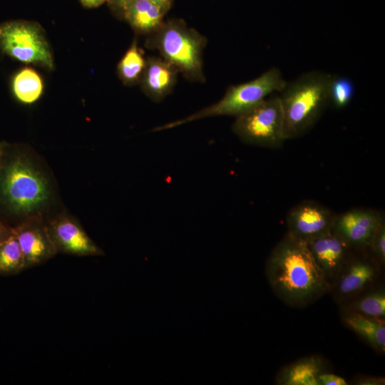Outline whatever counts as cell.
Listing matches in <instances>:
<instances>
[{
  "label": "cell",
  "instance_id": "6da1fadb",
  "mask_svg": "<svg viewBox=\"0 0 385 385\" xmlns=\"http://www.w3.org/2000/svg\"><path fill=\"white\" fill-rule=\"evenodd\" d=\"M64 209L46 160L26 144L7 143L0 168V219L14 227L30 219L46 221Z\"/></svg>",
  "mask_w": 385,
  "mask_h": 385
},
{
  "label": "cell",
  "instance_id": "7a4b0ae2",
  "mask_svg": "<svg viewBox=\"0 0 385 385\" xmlns=\"http://www.w3.org/2000/svg\"><path fill=\"white\" fill-rule=\"evenodd\" d=\"M265 270L274 294L290 307L307 306L330 290L306 242L287 232L271 252Z\"/></svg>",
  "mask_w": 385,
  "mask_h": 385
},
{
  "label": "cell",
  "instance_id": "3957f363",
  "mask_svg": "<svg viewBox=\"0 0 385 385\" xmlns=\"http://www.w3.org/2000/svg\"><path fill=\"white\" fill-rule=\"evenodd\" d=\"M330 73L322 71L303 73L287 82L279 94L283 113L285 140L307 133L329 106L328 86Z\"/></svg>",
  "mask_w": 385,
  "mask_h": 385
},
{
  "label": "cell",
  "instance_id": "277c9868",
  "mask_svg": "<svg viewBox=\"0 0 385 385\" xmlns=\"http://www.w3.org/2000/svg\"><path fill=\"white\" fill-rule=\"evenodd\" d=\"M205 38L181 20L163 22L150 34L148 46L157 49L163 58L186 78L203 81L202 51Z\"/></svg>",
  "mask_w": 385,
  "mask_h": 385
},
{
  "label": "cell",
  "instance_id": "5b68a950",
  "mask_svg": "<svg viewBox=\"0 0 385 385\" xmlns=\"http://www.w3.org/2000/svg\"><path fill=\"white\" fill-rule=\"evenodd\" d=\"M287 81L277 67H272L257 78L228 88L217 103L184 118L157 127L153 131L167 130L207 117H237L250 110L269 96L282 91Z\"/></svg>",
  "mask_w": 385,
  "mask_h": 385
},
{
  "label": "cell",
  "instance_id": "8992f818",
  "mask_svg": "<svg viewBox=\"0 0 385 385\" xmlns=\"http://www.w3.org/2000/svg\"><path fill=\"white\" fill-rule=\"evenodd\" d=\"M0 51L11 58L47 70L54 68L51 47L37 23L12 20L0 24Z\"/></svg>",
  "mask_w": 385,
  "mask_h": 385
},
{
  "label": "cell",
  "instance_id": "52a82bcc",
  "mask_svg": "<svg viewBox=\"0 0 385 385\" xmlns=\"http://www.w3.org/2000/svg\"><path fill=\"white\" fill-rule=\"evenodd\" d=\"M277 93L235 117L233 133L244 143L269 148H280L284 135L283 113Z\"/></svg>",
  "mask_w": 385,
  "mask_h": 385
},
{
  "label": "cell",
  "instance_id": "ba28073f",
  "mask_svg": "<svg viewBox=\"0 0 385 385\" xmlns=\"http://www.w3.org/2000/svg\"><path fill=\"white\" fill-rule=\"evenodd\" d=\"M58 253L75 256H101L103 250L89 237L79 220L66 208L46 221Z\"/></svg>",
  "mask_w": 385,
  "mask_h": 385
},
{
  "label": "cell",
  "instance_id": "9c48e42d",
  "mask_svg": "<svg viewBox=\"0 0 385 385\" xmlns=\"http://www.w3.org/2000/svg\"><path fill=\"white\" fill-rule=\"evenodd\" d=\"M380 263L372 256L351 257L344 265L330 288L339 304L377 284Z\"/></svg>",
  "mask_w": 385,
  "mask_h": 385
},
{
  "label": "cell",
  "instance_id": "30bf717a",
  "mask_svg": "<svg viewBox=\"0 0 385 385\" xmlns=\"http://www.w3.org/2000/svg\"><path fill=\"white\" fill-rule=\"evenodd\" d=\"M334 217L331 210L319 203L303 201L292 207L287 215V233L307 242L329 232Z\"/></svg>",
  "mask_w": 385,
  "mask_h": 385
},
{
  "label": "cell",
  "instance_id": "8fae6325",
  "mask_svg": "<svg viewBox=\"0 0 385 385\" xmlns=\"http://www.w3.org/2000/svg\"><path fill=\"white\" fill-rule=\"evenodd\" d=\"M306 245L331 288L351 257L353 248L332 230L307 241Z\"/></svg>",
  "mask_w": 385,
  "mask_h": 385
},
{
  "label": "cell",
  "instance_id": "7c38bea8",
  "mask_svg": "<svg viewBox=\"0 0 385 385\" xmlns=\"http://www.w3.org/2000/svg\"><path fill=\"white\" fill-rule=\"evenodd\" d=\"M383 216L376 211L353 209L335 215L332 230L353 249L366 250Z\"/></svg>",
  "mask_w": 385,
  "mask_h": 385
},
{
  "label": "cell",
  "instance_id": "4fadbf2b",
  "mask_svg": "<svg viewBox=\"0 0 385 385\" xmlns=\"http://www.w3.org/2000/svg\"><path fill=\"white\" fill-rule=\"evenodd\" d=\"M13 231L21 246L26 269L41 265L58 253L42 219L26 220L14 227Z\"/></svg>",
  "mask_w": 385,
  "mask_h": 385
},
{
  "label": "cell",
  "instance_id": "5bb4252c",
  "mask_svg": "<svg viewBox=\"0 0 385 385\" xmlns=\"http://www.w3.org/2000/svg\"><path fill=\"white\" fill-rule=\"evenodd\" d=\"M178 72L163 58H149L140 80L143 91L154 101L163 100L173 88Z\"/></svg>",
  "mask_w": 385,
  "mask_h": 385
},
{
  "label": "cell",
  "instance_id": "9a60e30c",
  "mask_svg": "<svg viewBox=\"0 0 385 385\" xmlns=\"http://www.w3.org/2000/svg\"><path fill=\"white\" fill-rule=\"evenodd\" d=\"M327 371L324 359L311 355L284 366L277 374L275 382L279 385H319V375Z\"/></svg>",
  "mask_w": 385,
  "mask_h": 385
},
{
  "label": "cell",
  "instance_id": "2e32d148",
  "mask_svg": "<svg viewBox=\"0 0 385 385\" xmlns=\"http://www.w3.org/2000/svg\"><path fill=\"white\" fill-rule=\"evenodd\" d=\"M169 8L150 0H133L124 9L122 17L141 34H152L163 23Z\"/></svg>",
  "mask_w": 385,
  "mask_h": 385
},
{
  "label": "cell",
  "instance_id": "e0dca14e",
  "mask_svg": "<svg viewBox=\"0 0 385 385\" xmlns=\"http://www.w3.org/2000/svg\"><path fill=\"white\" fill-rule=\"evenodd\" d=\"M344 324L376 351L385 352L384 319L362 314L354 311L342 310Z\"/></svg>",
  "mask_w": 385,
  "mask_h": 385
},
{
  "label": "cell",
  "instance_id": "ac0fdd59",
  "mask_svg": "<svg viewBox=\"0 0 385 385\" xmlns=\"http://www.w3.org/2000/svg\"><path fill=\"white\" fill-rule=\"evenodd\" d=\"M377 285L376 284L342 303L340 309L384 319L385 289L381 284Z\"/></svg>",
  "mask_w": 385,
  "mask_h": 385
},
{
  "label": "cell",
  "instance_id": "d6986e66",
  "mask_svg": "<svg viewBox=\"0 0 385 385\" xmlns=\"http://www.w3.org/2000/svg\"><path fill=\"white\" fill-rule=\"evenodd\" d=\"M11 91L21 103L31 105L36 102L43 92V82L34 68L25 67L16 72L11 80Z\"/></svg>",
  "mask_w": 385,
  "mask_h": 385
},
{
  "label": "cell",
  "instance_id": "ffe728a7",
  "mask_svg": "<svg viewBox=\"0 0 385 385\" xmlns=\"http://www.w3.org/2000/svg\"><path fill=\"white\" fill-rule=\"evenodd\" d=\"M146 64L142 50L133 42L118 65V73L125 84L140 81Z\"/></svg>",
  "mask_w": 385,
  "mask_h": 385
},
{
  "label": "cell",
  "instance_id": "44dd1931",
  "mask_svg": "<svg viewBox=\"0 0 385 385\" xmlns=\"http://www.w3.org/2000/svg\"><path fill=\"white\" fill-rule=\"evenodd\" d=\"M26 269L24 255L14 233L0 243V274H15Z\"/></svg>",
  "mask_w": 385,
  "mask_h": 385
},
{
  "label": "cell",
  "instance_id": "7402d4cb",
  "mask_svg": "<svg viewBox=\"0 0 385 385\" xmlns=\"http://www.w3.org/2000/svg\"><path fill=\"white\" fill-rule=\"evenodd\" d=\"M354 92V83L350 78L331 74L328 86L329 106L336 109L346 107L352 101Z\"/></svg>",
  "mask_w": 385,
  "mask_h": 385
},
{
  "label": "cell",
  "instance_id": "603a6c76",
  "mask_svg": "<svg viewBox=\"0 0 385 385\" xmlns=\"http://www.w3.org/2000/svg\"><path fill=\"white\" fill-rule=\"evenodd\" d=\"M368 250L380 265L385 262V222L382 221L373 234Z\"/></svg>",
  "mask_w": 385,
  "mask_h": 385
},
{
  "label": "cell",
  "instance_id": "cb8c5ba5",
  "mask_svg": "<svg viewBox=\"0 0 385 385\" xmlns=\"http://www.w3.org/2000/svg\"><path fill=\"white\" fill-rule=\"evenodd\" d=\"M319 385H346L348 383L342 376L329 373H322L318 378Z\"/></svg>",
  "mask_w": 385,
  "mask_h": 385
},
{
  "label": "cell",
  "instance_id": "d4e9b609",
  "mask_svg": "<svg viewBox=\"0 0 385 385\" xmlns=\"http://www.w3.org/2000/svg\"><path fill=\"white\" fill-rule=\"evenodd\" d=\"M353 383L358 385H384L385 379L381 376H357Z\"/></svg>",
  "mask_w": 385,
  "mask_h": 385
},
{
  "label": "cell",
  "instance_id": "484cf974",
  "mask_svg": "<svg viewBox=\"0 0 385 385\" xmlns=\"http://www.w3.org/2000/svg\"><path fill=\"white\" fill-rule=\"evenodd\" d=\"M133 0H107L110 8L117 14L122 16L125 8Z\"/></svg>",
  "mask_w": 385,
  "mask_h": 385
},
{
  "label": "cell",
  "instance_id": "4316f807",
  "mask_svg": "<svg viewBox=\"0 0 385 385\" xmlns=\"http://www.w3.org/2000/svg\"><path fill=\"white\" fill-rule=\"evenodd\" d=\"M13 234V227L0 219V243Z\"/></svg>",
  "mask_w": 385,
  "mask_h": 385
},
{
  "label": "cell",
  "instance_id": "83f0119b",
  "mask_svg": "<svg viewBox=\"0 0 385 385\" xmlns=\"http://www.w3.org/2000/svg\"><path fill=\"white\" fill-rule=\"evenodd\" d=\"M79 1L84 7L96 8L107 2V0H79Z\"/></svg>",
  "mask_w": 385,
  "mask_h": 385
},
{
  "label": "cell",
  "instance_id": "f1b7e54d",
  "mask_svg": "<svg viewBox=\"0 0 385 385\" xmlns=\"http://www.w3.org/2000/svg\"><path fill=\"white\" fill-rule=\"evenodd\" d=\"M7 143L8 142L4 141V140H0V168H1L4 153Z\"/></svg>",
  "mask_w": 385,
  "mask_h": 385
},
{
  "label": "cell",
  "instance_id": "f546056e",
  "mask_svg": "<svg viewBox=\"0 0 385 385\" xmlns=\"http://www.w3.org/2000/svg\"><path fill=\"white\" fill-rule=\"evenodd\" d=\"M170 9L171 0H150Z\"/></svg>",
  "mask_w": 385,
  "mask_h": 385
}]
</instances>
